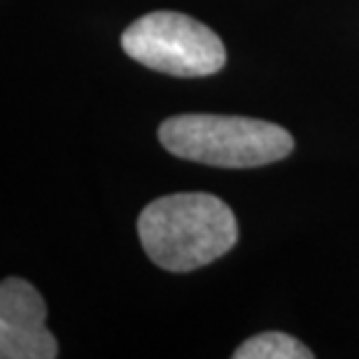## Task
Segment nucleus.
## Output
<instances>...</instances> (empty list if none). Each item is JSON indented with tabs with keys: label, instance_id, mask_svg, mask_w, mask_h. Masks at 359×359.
<instances>
[{
	"label": "nucleus",
	"instance_id": "f257e3e1",
	"mask_svg": "<svg viewBox=\"0 0 359 359\" xmlns=\"http://www.w3.org/2000/svg\"><path fill=\"white\" fill-rule=\"evenodd\" d=\"M138 236L156 266L187 273L224 257L238 241V226L222 198L187 191L147 203L138 217Z\"/></svg>",
	"mask_w": 359,
	"mask_h": 359
},
{
	"label": "nucleus",
	"instance_id": "f03ea898",
	"mask_svg": "<svg viewBox=\"0 0 359 359\" xmlns=\"http://www.w3.org/2000/svg\"><path fill=\"white\" fill-rule=\"evenodd\" d=\"M159 140L177 159L217 168L266 166L294 149L287 128L226 114H177L159 126Z\"/></svg>",
	"mask_w": 359,
	"mask_h": 359
},
{
	"label": "nucleus",
	"instance_id": "7ed1b4c3",
	"mask_svg": "<svg viewBox=\"0 0 359 359\" xmlns=\"http://www.w3.org/2000/svg\"><path fill=\"white\" fill-rule=\"evenodd\" d=\"M121 49L133 61L177 77H205L224 68L219 35L182 12H149L121 33Z\"/></svg>",
	"mask_w": 359,
	"mask_h": 359
},
{
	"label": "nucleus",
	"instance_id": "20e7f679",
	"mask_svg": "<svg viewBox=\"0 0 359 359\" xmlns=\"http://www.w3.org/2000/svg\"><path fill=\"white\" fill-rule=\"evenodd\" d=\"M47 306L42 294L21 278L0 285V357L54 359L59 343L45 325Z\"/></svg>",
	"mask_w": 359,
	"mask_h": 359
},
{
	"label": "nucleus",
	"instance_id": "39448f33",
	"mask_svg": "<svg viewBox=\"0 0 359 359\" xmlns=\"http://www.w3.org/2000/svg\"><path fill=\"white\" fill-rule=\"evenodd\" d=\"M236 359H313V350H308L301 341L283 332H264L248 339L233 353Z\"/></svg>",
	"mask_w": 359,
	"mask_h": 359
}]
</instances>
